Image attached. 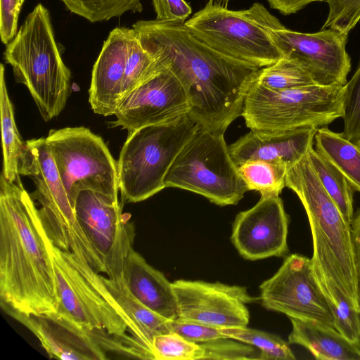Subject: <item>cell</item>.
Wrapping results in <instances>:
<instances>
[{"label": "cell", "instance_id": "1", "mask_svg": "<svg viewBox=\"0 0 360 360\" xmlns=\"http://www.w3.org/2000/svg\"><path fill=\"white\" fill-rule=\"evenodd\" d=\"M49 240L20 179L0 180V305L23 314L56 311Z\"/></svg>", "mask_w": 360, "mask_h": 360}, {"label": "cell", "instance_id": "2", "mask_svg": "<svg viewBox=\"0 0 360 360\" xmlns=\"http://www.w3.org/2000/svg\"><path fill=\"white\" fill-rule=\"evenodd\" d=\"M285 186L297 194L306 211L313 240L312 269L321 289L332 308L345 300L359 312L351 225L323 188L307 153L288 169Z\"/></svg>", "mask_w": 360, "mask_h": 360}, {"label": "cell", "instance_id": "3", "mask_svg": "<svg viewBox=\"0 0 360 360\" xmlns=\"http://www.w3.org/2000/svg\"><path fill=\"white\" fill-rule=\"evenodd\" d=\"M4 59L18 83L29 90L46 122L64 109L71 72L64 64L54 37L49 10L38 4L6 45Z\"/></svg>", "mask_w": 360, "mask_h": 360}, {"label": "cell", "instance_id": "4", "mask_svg": "<svg viewBox=\"0 0 360 360\" xmlns=\"http://www.w3.org/2000/svg\"><path fill=\"white\" fill-rule=\"evenodd\" d=\"M56 278L57 314L76 324L105 331L123 340L137 359L146 356L131 337V326L123 309L106 287L102 275L71 252L49 240Z\"/></svg>", "mask_w": 360, "mask_h": 360}, {"label": "cell", "instance_id": "5", "mask_svg": "<svg viewBox=\"0 0 360 360\" xmlns=\"http://www.w3.org/2000/svg\"><path fill=\"white\" fill-rule=\"evenodd\" d=\"M198 127L187 114L128 135L117 162L122 202H141L165 188L171 165Z\"/></svg>", "mask_w": 360, "mask_h": 360}, {"label": "cell", "instance_id": "6", "mask_svg": "<svg viewBox=\"0 0 360 360\" xmlns=\"http://www.w3.org/2000/svg\"><path fill=\"white\" fill-rule=\"evenodd\" d=\"M345 91V86L317 84L274 90L254 80L246 94L241 116L250 130L261 132L326 127L342 117Z\"/></svg>", "mask_w": 360, "mask_h": 360}, {"label": "cell", "instance_id": "7", "mask_svg": "<svg viewBox=\"0 0 360 360\" xmlns=\"http://www.w3.org/2000/svg\"><path fill=\"white\" fill-rule=\"evenodd\" d=\"M224 134L198 126L171 165L165 188L187 190L221 206L237 204L249 190Z\"/></svg>", "mask_w": 360, "mask_h": 360}, {"label": "cell", "instance_id": "8", "mask_svg": "<svg viewBox=\"0 0 360 360\" xmlns=\"http://www.w3.org/2000/svg\"><path fill=\"white\" fill-rule=\"evenodd\" d=\"M31 151L25 176L32 179L36 190L30 195L41 205L39 217L51 243L75 254L95 270L101 269V257L80 226L61 181L46 138L26 141Z\"/></svg>", "mask_w": 360, "mask_h": 360}, {"label": "cell", "instance_id": "9", "mask_svg": "<svg viewBox=\"0 0 360 360\" xmlns=\"http://www.w3.org/2000/svg\"><path fill=\"white\" fill-rule=\"evenodd\" d=\"M46 141L73 208L84 190L119 202L117 165L100 136L83 127H65L49 131Z\"/></svg>", "mask_w": 360, "mask_h": 360}, {"label": "cell", "instance_id": "10", "mask_svg": "<svg viewBox=\"0 0 360 360\" xmlns=\"http://www.w3.org/2000/svg\"><path fill=\"white\" fill-rule=\"evenodd\" d=\"M184 23L197 38L213 49L259 68L283 57L250 8L233 11L209 0Z\"/></svg>", "mask_w": 360, "mask_h": 360}, {"label": "cell", "instance_id": "11", "mask_svg": "<svg viewBox=\"0 0 360 360\" xmlns=\"http://www.w3.org/2000/svg\"><path fill=\"white\" fill-rule=\"evenodd\" d=\"M283 56L297 60L317 85L344 86L351 70L346 51L348 34L333 29L304 33L286 28L265 6L250 7Z\"/></svg>", "mask_w": 360, "mask_h": 360}, {"label": "cell", "instance_id": "12", "mask_svg": "<svg viewBox=\"0 0 360 360\" xmlns=\"http://www.w3.org/2000/svg\"><path fill=\"white\" fill-rule=\"evenodd\" d=\"M259 289L265 309L335 328L331 304L316 279L311 259L297 254L288 256Z\"/></svg>", "mask_w": 360, "mask_h": 360}, {"label": "cell", "instance_id": "13", "mask_svg": "<svg viewBox=\"0 0 360 360\" xmlns=\"http://www.w3.org/2000/svg\"><path fill=\"white\" fill-rule=\"evenodd\" d=\"M4 311L37 338L50 358L105 360L108 352L129 354L123 340L105 331L83 328L55 311L39 314Z\"/></svg>", "mask_w": 360, "mask_h": 360}, {"label": "cell", "instance_id": "14", "mask_svg": "<svg viewBox=\"0 0 360 360\" xmlns=\"http://www.w3.org/2000/svg\"><path fill=\"white\" fill-rule=\"evenodd\" d=\"M76 217L101 257L108 277L122 276L125 259L135 238L134 225L122 205L98 193L84 190L74 206Z\"/></svg>", "mask_w": 360, "mask_h": 360}, {"label": "cell", "instance_id": "15", "mask_svg": "<svg viewBox=\"0 0 360 360\" xmlns=\"http://www.w3.org/2000/svg\"><path fill=\"white\" fill-rule=\"evenodd\" d=\"M189 110L190 102L180 81L156 64L150 77L120 98L112 127H120L129 135L146 126L173 121Z\"/></svg>", "mask_w": 360, "mask_h": 360}, {"label": "cell", "instance_id": "16", "mask_svg": "<svg viewBox=\"0 0 360 360\" xmlns=\"http://www.w3.org/2000/svg\"><path fill=\"white\" fill-rule=\"evenodd\" d=\"M178 304V319L218 328L247 327V304L255 300L245 287L202 281L172 283Z\"/></svg>", "mask_w": 360, "mask_h": 360}, {"label": "cell", "instance_id": "17", "mask_svg": "<svg viewBox=\"0 0 360 360\" xmlns=\"http://www.w3.org/2000/svg\"><path fill=\"white\" fill-rule=\"evenodd\" d=\"M288 223L279 195L261 196L255 205L236 215L231 239L246 259L283 257L288 252Z\"/></svg>", "mask_w": 360, "mask_h": 360}, {"label": "cell", "instance_id": "18", "mask_svg": "<svg viewBox=\"0 0 360 360\" xmlns=\"http://www.w3.org/2000/svg\"><path fill=\"white\" fill-rule=\"evenodd\" d=\"M137 37L133 28L116 27L105 41L95 62L89 89L93 111L103 116L115 114L122 96L131 48Z\"/></svg>", "mask_w": 360, "mask_h": 360}, {"label": "cell", "instance_id": "19", "mask_svg": "<svg viewBox=\"0 0 360 360\" xmlns=\"http://www.w3.org/2000/svg\"><path fill=\"white\" fill-rule=\"evenodd\" d=\"M318 128L304 127L279 132H250L229 146L237 167L248 160L284 164L289 169L300 161L314 145Z\"/></svg>", "mask_w": 360, "mask_h": 360}, {"label": "cell", "instance_id": "20", "mask_svg": "<svg viewBox=\"0 0 360 360\" xmlns=\"http://www.w3.org/2000/svg\"><path fill=\"white\" fill-rule=\"evenodd\" d=\"M122 278L129 292L144 306L169 320L178 318V304L172 283L131 248Z\"/></svg>", "mask_w": 360, "mask_h": 360}, {"label": "cell", "instance_id": "21", "mask_svg": "<svg viewBox=\"0 0 360 360\" xmlns=\"http://www.w3.org/2000/svg\"><path fill=\"white\" fill-rule=\"evenodd\" d=\"M103 279L130 321L131 337L147 359L155 360L152 351L153 340L157 335L172 332L171 320L153 311L133 297L126 288L122 276H103Z\"/></svg>", "mask_w": 360, "mask_h": 360}, {"label": "cell", "instance_id": "22", "mask_svg": "<svg viewBox=\"0 0 360 360\" xmlns=\"http://www.w3.org/2000/svg\"><path fill=\"white\" fill-rule=\"evenodd\" d=\"M290 344L301 345L318 360H360V345L347 340L335 328L312 321L289 318Z\"/></svg>", "mask_w": 360, "mask_h": 360}, {"label": "cell", "instance_id": "23", "mask_svg": "<svg viewBox=\"0 0 360 360\" xmlns=\"http://www.w3.org/2000/svg\"><path fill=\"white\" fill-rule=\"evenodd\" d=\"M0 116L3 148L2 173L11 181H18L25 175L31 151L20 136L15 124L12 102L5 79V68L0 66Z\"/></svg>", "mask_w": 360, "mask_h": 360}, {"label": "cell", "instance_id": "24", "mask_svg": "<svg viewBox=\"0 0 360 360\" xmlns=\"http://www.w3.org/2000/svg\"><path fill=\"white\" fill-rule=\"evenodd\" d=\"M315 150L360 192V146L348 140L342 133L326 127L318 128L314 136Z\"/></svg>", "mask_w": 360, "mask_h": 360}, {"label": "cell", "instance_id": "25", "mask_svg": "<svg viewBox=\"0 0 360 360\" xmlns=\"http://www.w3.org/2000/svg\"><path fill=\"white\" fill-rule=\"evenodd\" d=\"M307 155L323 188L339 208L345 221L351 225L354 214V188L345 176L321 155L313 146L309 148Z\"/></svg>", "mask_w": 360, "mask_h": 360}, {"label": "cell", "instance_id": "26", "mask_svg": "<svg viewBox=\"0 0 360 360\" xmlns=\"http://www.w3.org/2000/svg\"><path fill=\"white\" fill-rule=\"evenodd\" d=\"M249 191H258L261 196L279 195L285 186L288 168L282 163L264 160H248L238 167Z\"/></svg>", "mask_w": 360, "mask_h": 360}, {"label": "cell", "instance_id": "27", "mask_svg": "<svg viewBox=\"0 0 360 360\" xmlns=\"http://www.w3.org/2000/svg\"><path fill=\"white\" fill-rule=\"evenodd\" d=\"M255 81L274 90H286L316 84L295 59L283 56L276 63L258 70Z\"/></svg>", "mask_w": 360, "mask_h": 360}, {"label": "cell", "instance_id": "28", "mask_svg": "<svg viewBox=\"0 0 360 360\" xmlns=\"http://www.w3.org/2000/svg\"><path fill=\"white\" fill-rule=\"evenodd\" d=\"M227 338L252 345L260 351L262 360H294L295 356L288 344L277 335L262 330L244 328H221Z\"/></svg>", "mask_w": 360, "mask_h": 360}, {"label": "cell", "instance_id": "29", "mask_svg": "<svg viewBox=\"0 0 360 360\" xmlns=\"http://www.w3.org/2000/svg\"><path fill=\"white\" fill-rule=\"evenodd\" d=\"M66 8L91 22L120 17L127 11L141 13V0H61Z\"/></svg>", "mask_w": 360, "mask_h": 360}, {"label": "cell", "instance_id": "30", "mask_svg": "<svg viewBox=\"0 0 360 360\" xmlns=\"http://www.w3.org/2000/svg\"><path fill=\"white\" fill-rule=\"evenodd\" d=\"M152 351L155 360L204 359L202 344L190 341L174 332L159 334L154 337Z\"/></svg>", "mask_w": 360, "mask_h": 360}, {"label": "cell", "instance_id": "31", "mask_svg": "<svg viewBox=\"0 0 360 360\" xmlns=\"http://www.w3.org/2000/svg\"><path fill=\"white\" fill-rule=\"evenodd\" d=\"M345 89L342 133L351 142L360 146V60Z\"/></svg>", "mask_w": 360, "mask_h": 360}, {"label": "cell", "instance_id": "32", "mask_svg": "<svg viewBox=\"0 0 360 360\" xmlns=\"http://www.w3.org/2000/svg\"><path fill=\"white\" fill-rule=\"evenodd\" d=\"M329 12L322 29L349 34L360 20V0H326Z\"/></svg>", "mask_w": 360, "mask_h": 360}, {"label": "cell", "instance_id": "33", "mask_svg": "<svg viewBox=\"0 0 360 360\" xmlns=\"http://www.w3.org/2000/svg\"><path fill=\"white\" fill-rule=\"evenodd\" d=\"M226 338L204 342V359H257L252 347L225 341Z\"/></svg>", "mask_w": 360, "mask_h": 360}, {"label": "cell", "instance_id": "34", "mask_svg": "<svg viewBox=\"0 0 360 360\" xmlns=\"http://www.w3.org/2000/svg\"><path fill=\"white\" fill-rule=\"evenodd\" d=\"M335 329L349 341L360 345V313L345 300L334 307Z\"/></svg>", "mask_w": 360, "mask_h": 360}, {"label": "cell", "instance_id": "35", "mask_svg": "<svg viewBox=\"0 0 360 360\" xmlns=\"http://www.w3.org/2000/svg\"><path fill=\"white\" fill-rule=\"evenodd\" d=\"M170 323L172 332L176 333L192 342H206L227 338L221 328L201 323L178 318L171 320Z\"/></svg>", "mask_w": 360, "mask_h": 360}, {"label": "cell", "instance_id": "36", "mask_svg": "<svg viewBox=\"0 0 360 360\" xmlns=\"http://www.w3.org/2000/svg\"><path fill=\"white\" fill-rule=\"evenodd\" d=\"M25 0H0V36L8 44L15 36L19 13Z\"/></svg>", "mask_w": 360, "mask_h": 360}, {"label": "cell", "instance_id": "37", "mask_svg": "<svg viewBox=\"0 0 360 360\" xmlns=\"http://www.w3.org/2000/svg\"><path fill=\"white\" fill-rule=\"evenodd\" d=\"M156 20L185 22L192 12L185 0H152Z\"/></svg>", "mask_w": 360, "mask_h": 360}, {"label": "cell", "instance_id": "38", "mask_svg": "<svg viewBox=\"0 0 360 360\" xmlns=\"http://www.w3.org/2000/svg\"><path fill=\"white\" fill-rule=\"evenodd\" d=\"M351 231L354 245L357 281V297L360 313V208L354 214L351 222Z\"/></svg>", "mask_w": 360, "mask_h": 360}, {"label": "cell", "instance_id": "39", "mask_svg": "<svg viewBox=\"0 0 360 360\" xmlns=\"http://www.w3.org/2000/svg\"><path fill=\"white\" fill-rule=\"evenodd\" d=\"M269 6L284 15L295 13L316 0H266Z\"/></svg>", "mask_w": 360, "mask_h": 360}, {"label": "cell", "instance_id": "40", "mask_svg": "<svg viewBox=\"0 0 360 360\" xmlns=\"http://www.w3.org/2000/svg\"><path fill=\"white\" fill-rule=\"evenodd\" d=\"M212 1L227 6L230 0H212Z\"/></svg>", "mask_w": 360, "mask_h": 360}, {"label": "cell", "instance_id": "41", "mask_svg": "<svg viewBox=\"0 0 360 360\" xmlns=\"http://www.w3.org/2000/svg\"><path fill=\"white\" fill-rule=\"evenodd\" d=\"M316 1H326V0H316Z\"/></svg>", "mask_w": 360, "mask_h": 360}]
</instances>
